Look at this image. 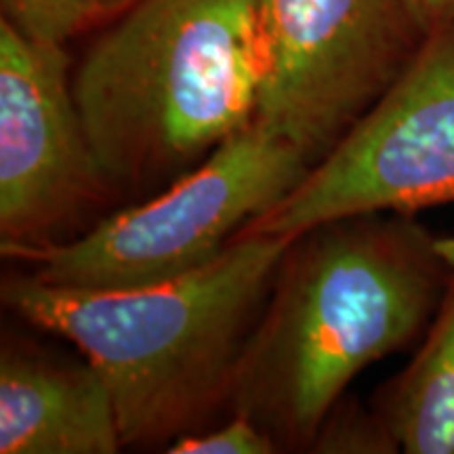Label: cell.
I'll list each match as a JSON object with an SVG mask.
<instances>
[{
  "mask_svg": "<svg viewBox=\"0 0 454 454\" xmlns=\"http://www.w3.org/2000/svg\"><path fill=\"white\" fill-rule=\"evenodd\" d=\"M309 158L254 121L177 181L72 240L0 247L32 276L70 288H137L211 263L251 221L291 194Z\"/></svg>",
  "mask_w": 454,
  "mask_h": 454,
  "instance_id": "cell-4",
  "label": "cell"
},
{
  "mask_svg": "<svg viewBox=\"0 0 454 454\" xmlns=\"http://www.w3.org/2000/svg\"><path fill=\"white\" fill-rule=\"evenodd\" d=\"M168 454H276V440L251 417L230 412V421L217 429H200L175 440Z\"/></svg>",
  "mask_w": 454,
  "mask_h": 454,
  "instance_id": "cell-12",
  "label": "cell"
},
{
  "mask_svg": "<svg viewBox=\"0 0 454 454\" xmlns=\"http://www.w3.org/2000/svg\"><path fill=\"white\" fill-rule=\"evenodd\" d=\"M294 236H240L190 274L137 288H70L7 276L0 297L59 334L110 389L122 446L162 450L230 406L231 383Z\"/></svg>",
  "mask_w": 454,
  "mask_h": 454,
  "instance_id": "cell-2",
  "label": "cell"
},
{
  "mask_svg": "<svg viewBox=\"0 0 454 454\" xmlns=\"http://www.w3.org/2000/svg\"><path fill=\"white\" fill-rule=\"evenodd\" d=\"M263 87L257 121L311 167L383 98L423 36L400 0H254Z\"/></svg>",
  "mask_w": 454,
  "mask_h": 454,
  "instance_id": "cell-6",
  "label": "cell"
},
{
  "mask_svg": "<svg viewBox=\"0 0 454 454\" xmlns=\"http://www.w3.org/2000/svg\"><path fill=\"white\" fill-rule=\"evenodd\" d=\"M440 248L442 253L446 254V259H452L454 257V238H440Z\"/></svg>",
  "mask_w": 454,
  "mask_h": 454,
  "instance_id": "cell-15",
  "label": "cell"
},
{
  "mask_svg": "<svg viewBox=\"0 0 454 454\" xmlns=\"http://www.w3.org/2000/svg\"><path fill=\"white\" fill-rule=\"evenodd\" d=\"M0 21L24 38L64 47L104 20L101 0H0Z\"/></svg>",
  "mask_w": 454,
  "mask_h": 454,
  "instance_id": "cell-10",
  "label": "cell"
},
{
  "mask_svg": "<svg viewBox=\"0 0 454 454\" xmlns=\"http://www.w3.org/2000/svg\"><path fill=\"white\" fill-rule=\"evenodd\" d=\"M116 406L101 374L17 345L0 354V454H114Z\"/></svg>",
  "mask_w": 454,
  "mask_h": 454,
  "instance_id": "cell-8",
  "label": "cell"
},
{
  "mask_svg": "<svg viewBox=\"0 0 454 454\" xmlns=\"http://www.w3.org/2000/svg\"><path fill=\"white\" fill-rule=\"evenodd\" d=\"M406 213H362L288 244L230 394L282 452L308 450L348 385L429 326L452 263Z\"/></svg>",
  "mask_w": 454,
  "mask_h": 454,
  "instance_id": "cell-1",
  "label": "cell"
},
{
  "mask_svg": "<svg viewBox=\"0 0 454 454\" xmlns=\"http://www.w3.org/2000/svg\"><path fill=\"white\" fill-rule=\"evenodd\" d=\"M454 202V21L423 38L404 72L291 194L240 236H297L362 213Z\"/></svg>",
  "mask_w": 454,
  "mask_h": 454,
  "instance_id": "cell-5",
  "label": "cell"
},
{
  "mask_svg": "<svg viewBox=\"0 0 454 454\" xmlns=\"http://www.w3.org/2000/svg\"><path fill=\"white\" fill-rule=\"evenodd\" d=\"M309 452L317 454H394L400 452L394 435L374 411H364L343 397L317 429Z\"/></svg>",
  "mask_w": 454,
  "mask_h": 454,
  "instance_id": "cell-11",
  "label": "cell"
},
{
  "mask_svg": "<svg viewBox=\"0 0 454 454\" xmlns=\"http://www.w3.org/2000/svg\"><path fill=\"white\" fill-rule=\"evenodd\" d=\"M95 38L72 93L114 194L147 198L254 122V0H135Z\"/></svg>",
  "mask_w": 454,
  "mask_h": 454,
  "instance_id": "cell-3",
  "label": "cell"
},
{
  "mask_svg": "<svg viewBox=\"0 0 454 454\" xmlns=\"http://www.w3.org/2000/svg\"><path fill=\"white\" fill-rule=\"evenodd\" d=\"M400 3L423 38L454 21V0H400Z\"/></svg>",
  "mask_w": 454,
  "mask_h": 454,
  "instance_id": "cell-13",
  "label": "cell"
},
{
  "mask_svg": "<svg viewBox=\"0 0 454 454\" xmlns=\"http://www.w3.org/2000/svg\"><path fill=\"white\" fill-rule=\"evenodd\" d=\"M110 194L74 101L66 47L0 21V247L59 242Z\"/></svg>",
  "mask_w": 454,
  "mask_h": 454,
  "instance_id": "cell-7",
  "label": "cell"
},
{
  "mask_svg": "<svg viewBox=\"0 0 454 454\" xmlns=\"http://www.w3.org/2000/svg\"><path fill=\"white\" fill-rule=\"evenodd\" d=\"M438 311L412 362L374 397L400 452L454 454V257Z\"/></svg>",
  "mask_w": 454,
  "mask_h": 454,
  "instance_id": "cell-9",
  "label": "cell"
},
{
  "mask_svg": "<svg viewBox=\"0 0 454 454\" xmlns=\"http://www.w3.org/2000/svg\"><path fill=\"white\" fill-rule=\"evenodd\" d=\"M135 0H101V9H104V20H107V17H116L118 13H122L124 9L130 7Z\"/></svg>",
  "mask_w": 454,
  "mask_h": 454,
  "instance_id": "cell-14",
  "label": "cell"
}]
</instances>
